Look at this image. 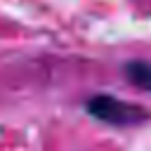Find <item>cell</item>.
<instances>
[{
    "label": "cell",
    "mask_w": 151,
    "mask_h": 151,
    "mask_svg": "<svg viewBox=\"0 0 151 151\" xmlns=\"http://www.w3.org/2000/svg\"><path fill=\"white\" fill-rule=\"evenodd\" d=\"M85 111L109 125L116 127H132V125H142L151 118V111L139 106V104H130L125 99H118L113 94H94L85 101Z\"/></svg>",
    "instance_id": "cell-1"
},
{
    "label": "cell",
    "mask_w": 151,
    "mask_h": 151,
    "mask_svg": "<svg viewBox=\"0 0 151 151\" xmlns=\"http://www.w3.org/2000/svg\"><path fill=\"white\" fill-rule=\"evenodd\" d=\"M123 76L139 90L151 92V61L146 59H132L123 64Z\"/></svg>",
    "instance_id": "cell-2"
}]
</instances>
